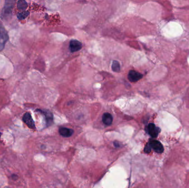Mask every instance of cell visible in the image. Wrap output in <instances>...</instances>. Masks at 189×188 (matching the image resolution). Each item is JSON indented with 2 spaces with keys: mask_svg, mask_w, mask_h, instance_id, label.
<instances>
[{
  "mask_svg": "<svg viewBox=\"0 0 189 188\" xmlns=\"http://www.w3.org/2000/svg\"><path fill=\"white\" fill-rule=\"evenodd\" d=\"M8 40V32L3 24L0 22V50H2L5 47Z\"/></svg>",
  "mask_w": 189,
  "mask_h": 188,
  "instance_id": "cell-1",
  "label": "cell"
},
{
  "mask_svg": "<svg viewBox=\"0 0 189 188\" xmlns=\"http://www.w3.org/2000/svg\"><path fill=\"white\" fill-rule=\"evenodd\" d=\"M14 2L13 1H7L5 2V6L2 9V12L1 14V17L3 19H7L12 14V8L14 7Z\"/></svg>",
  "mask_w": 189,
  "mask_h": 188,
  "instance_id": "cell-2",
  "label": "cell"
},
{
  "mask_svg": "<svg viewBox=\"0 0 189 188\" xmlns=\"http://www.w3.org/2000/svg\"><path fill=\"white\" fill-rule=\"evenodd\" d=\"M147 131L151 137L155 138L160 133V128L158 127H156L155 124L153 123H150L149 124L147 128Z\"/></svg>",
  "mask_w": 189,
  "mask_h": 188,
  "instance_id": "cell-3",
  "label": "cell"
},
{
  "mask_svg": "<svg viewBox=\"0 0 189 188\" xmlns=\"http://www.w3.org/2000/svg\"><path fill=\"white\" fill-rule=\"evenodd\" d=\"M151 148L153 149L155 152L158 154H162L164 151V148L162 144L159 141L152 140L149 142Z\"/></svg>",
  "mask_w": 189,
  "mask_h": 188,
  "instance_id": "cell-4",
  "label": "cell"
},
{
  "mask_svg": "<svg viewBox=\"0 0 189 188\" xmlns=\"http://www.w3.org/2000/svg\"><path fill=\"white\" fill-rule=\"evenodd\" d=\"M22 120L27 126L32 129L35 128V125L34 120L29 113H26L23 116Z\"/></svg>",
  "mask_w": 189,
  "mask_h": 188,
  "instance_id": "cell-5",
  "label": "cell"
},
{
  "mask_svg": "<svg viewBox=\"0 0 189 188\" xmlns=\"http://www.w3.org/2000/svg\"><path fill=\"white\" fill-rule=\"evenodd\" d=\"M143 74L141 73L137 72L135 70H131L129 72L128 78L129 81L132 82H135L140 80L143 78Z\"/></svg>",
  "mask_w": 189,
  "mask_h": 188,
  "instance_id": "cell-6",
  "label": "cell"
},
{
  "mask_svg": "<svg viewBox=\"0 0 189 188\" xmlns=\"http://www.w3.org/2000/svg\"><path fill=\"white\" fill-rule=\"evenodd\" d=\"M82 47V43L79 41L73 39L70 41L69 47L71 53H74L78 51H79L80 50H81Z\"/></svg>",
  "mask_w": 189,
  "mask_h": 188,
  "instance_id": "cell-7",
  "label": "cell"
},
{
  "mask_svg": "<svg viewBox=\"0 0 189 188\" xmlns=\"http://www.w3.org/2000/svg\"><path fill=\"white\" fill-rule=\"evenodd\" d=\"M37 111L40 112L44 115L48 126L52 124L53 121V116L51 112L47 110H40V109H38L37 110Z\"/></svg>",
  "mask_w": 189,
  "mask_h": 188,
  "instance_id": "cell-8",
  "label": "cell"
},
{
  "mask_svg": "<svg viewBox=\"0 0 189 188\" xmlns=\"http://www.w3.org/2000/svg\"><path fill=\"white\" fill-rule=\"evenodd\" d=\"M59 133L61 136L64 137H69L74 134V130L67 128H61L59 129Z\"/></svg>",
  "mask_w": 189,
  "mask_h": 188,
  "instance_id": "cell-9",
  "label": "cell"
},
{
  "mask_svg": "<svg viewBox=\"0 0 189 188\" xmlns=\"http://www.w3.org/2000/svg\"><path fill=\"white\" fill-rule=\"evenodd\" d=\"M102 121L106 125H111L113 121V117L111 114L105 113L102 115Z\"/></svg>",
  "mask_w": 189,
  "mask_h": 188,
  "instance_id": "cell-10",
  "label": "cell"
},
{
  "mask_svg": "<svg viewBox=\"0 0 189 188\" xmlns=\"http://www.w3.org/2000/svg\"><path fill=\"white\" fill-rule=\"evenodd\" d=\"M17 6L19 10L22 11H25V10L27 9V8L28 7V4L26 1L20 0L17 2Z\"/></svg>",
  "mask_w": 189,
  "mask_h": 188,
  "instance_id": "cell-11",
  "label": "cell"
},
{
  "mask_svg": "<svg viewBox=\"0 0 189 188\" xmlns=\"http://www.w3.org/2000/svg\"><path fill=\"white\" fill-rule=\"evenodd\" d=\"M120 64L117 61H114L112 64V70L116 72H120Z\"/></svg>",
  "mask_w": 189,
  "mask_h": 188,
  "instance_id": "cell-12",
  "label": "cell"
},
{
  "mask_svg": "<svg viewBox=\"0 0 189 188\" xmlns=\"http://www.w3.org/2000/svg\"><path fill=\"white\" fill-rule=\"evenodd\" d=\"M29 14V11H23L20 13L17 14V18L19 20H23L26 19Z\"/></svg>",
  "mask_w": 189,
  "mask_h": 188,
  "instance_id": "cell-13",
  "label": "cell"
},
{
  "mask_svg": "<svg viewBox=\"0 0 189 188\" xmlns=\"http://www.w3.org/2000/svg\"><path fill=\"white\" fill-rule=\"evenodd\" d=\"M151 149H152L151 147H150L149 143H148L147 144V145L145 146V148H144V152H146V153H149V152L151 151Z\"/></svg>",
  "mask_w": 189,
  "mask_h": 188,
  "instance_id": "cell-14",
  "label": "cell"
},
{
  "mask_svg": "<svg viewBox=\"0 0 189 188\" xmlns=\"http://www.w3.org/2000/svg\"><path fill=\"white\" fill-rule=\"evenodd\" d=\"M12 178L14 180H17V178H18V176L17 175L13 174L12 175Z\"/></svg>",
  "mask_w": 189,
  "mask_h": 188,
  "instance_id": "cell-15",
  "label": "cell"
},
{
  "mask_svg": "<svg viewBox=\"0 0 189 188\" xmlns=\"http://www.w3.org/2000/svg\"><path fill=\"white\" fill-rule=\"evenodd\" d=\"M114 145H115V146L116 147H120L119 143H118V142H117V141H116V142H114Z\"/></svg>",
  "mask_w": 189,
  "mask_h": 188,
  "instance_id": "cell-16",
  "label": "cell"
},
{
  "mask_svg": "<svg viewBox=\"0 0 189 188\" xmlns=\"http://www.w3.org/2000/svg\"><path fill=\"white\" fill-rule=\"evenodd\" d=\"M1 133H0V138H1Z\"/></svg>",
  "mask_w": 189,
  "mask_h": 188,
  "instance_id": "cell-17",
  "label": "cell"
}]
</instances>
